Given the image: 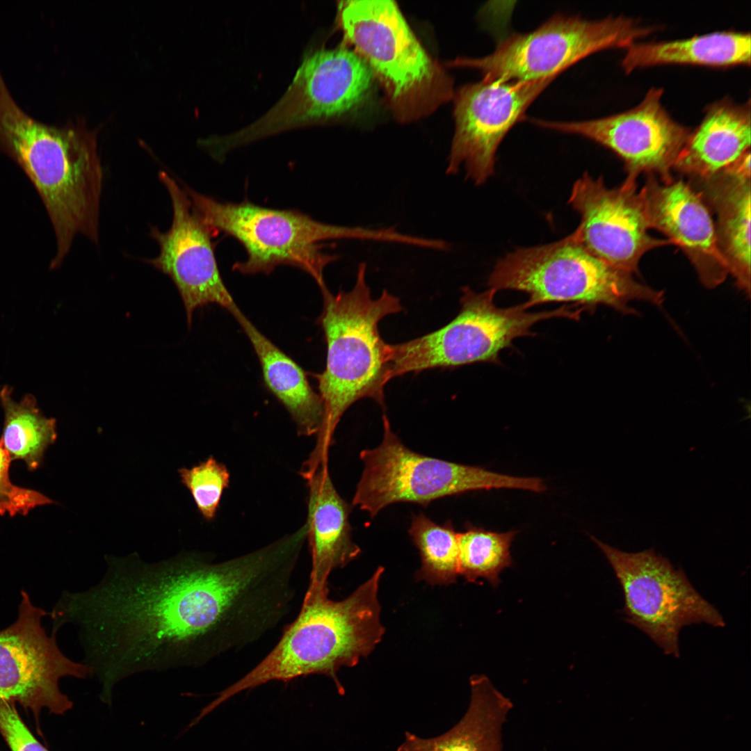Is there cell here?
<instances>
[{"label": "cell", "instance_id": "6da1fadb", "mask_svg": "<svg viewBox=\"0 0 751 751\" xmlns=\"http://www.w3.org/2000/svg\"><path fill=\"white\" fill-rule=\"evenodd\" d=\"M97 584L65 591L52 609L53 631L78 627L82 663L111 704L120 680L145 671L199 667L239 649L256 623L258 595L236 559L213 563L195 552L147 563L106 557Z\"/></svg>", "mask_w": 751, "mask_h": 751}, {"label": "cell", "instance_id": "7a4b0ae2", "mask_svg": "<svg viewBox=\"0 0 751 751\" xmlns=\"http://www.w3.org/2000/svg\"><path fill=\"white\" fill-rule=\"evenodd\" d=\"M97 131L83 120L57 127L26 113L15 102L0 72V149L29 179L52 224L58 268L81 234L98 243L103 171Z\"/></svg>", "mask_w": 751, "mask_h": 751}, {"label": "cell", "instance_id": "3957f363", "mask_svg": "<svg viewBox=\"0 0 751 751\" xmlns=\"http://www.w3.org/2000/svg\"><path fill=\"white\" fill-rule=\"evenodd\" d=\"M385 570L373 575L341 601L329 598V592H306L296 620L284 631L272 651L252 670L218 693L207 708L213 711L244 691L272 681H289L299 677L322 675L330 677L338 693L345 689L337 672L356 665L382 640L378 598L379 582Z\"/></svg>", "mask_w": 751, "mask_h": 751}, {"label": "cell", "instance_id": "277c9868", "mask_svg": "<svg viewBox=\"0 0 751 751\" xmlns=\"http://www.w3.org/2000/svg\"><path fill=\"white\" fill-rule=\"evenodd\" d=\"M366 269L364 263L359 264L355 284L349 291L334 295L325 284L319 286L323 305L318 323L327 354L324 370L315 375L324 414L315 447L305 461L312 469L328 462L336 427L353 403L369 398L385 407L384 389L390 380L388 344L382 339L378 325L403 307L387 290L372 298Z\"/></svg>", "mask_w": 751, "mask_h": 751}, {"label": "cell", "instance_id": "5b68a950", "mask_svg": "<svg viewBox=\"0 0 751 751\" xmlns=\"http://www.w3.org/2000/svg\"><path fill=\"white\" fill-rule=\"evenodd\" d=\"M184 190L192 205L213 231L232 236L244 247L247 259L233 269L243 274H269L280 265H289L309 273L319 286L325 284L323 270L335 259L321 250L328 240L357 239L394 243L393 227L371 229L327 224L295 210L262 207L251 202H220L187 186Z\"/></svg>", "mask_w": 751, "mask_h": 751}, {"label": "cell", "instance_id": "8992f818", "mask_svg": "<svg viewBox=\"0 0 751 751\" xmlns=\"http://www.w3.org/2000/svg\"><path fill=\"white\" fill-rule=\"evenodd\" d=\"M488 286L496 292L510 289L529 295L528 308L547 302H572L593 312L599 305L623 314H635L633 300L659 305L663 291L656 290L589 252L574 232L558 241L519 248L500 259Z\"/></svg>", "mask_w": 751, "mask_h": 751}, {"label": "cell", "instance_id": "52a82bcc", "mask_svg": "<svg viewBox=\"0 0 751 751\" xmlns=\"http://www.w3.org/2000/svg\"><path fill=\"white\" fill-rule=\"evenodd\" d=\"M346 38L380 81L396 118L428 114L453 94L450 77L427 54L392 1H341Z\"/></svg>", "mask_w": 751, "mask_h": 751}, {"label": "cell", "instance_id": "ba28073f", "mask_svg": "<svg viewBox=\"0 0 751 751\" xmlns=\"http://www.w3.org/2000/svg\"><path fill=\"white\" fill-rule=\"evenodd\" d=\"M462 292L460 311L448 324L405 342L388 344L390 380L431 369L499 363V353L512 347L516 338L533 336L531 328L537 322L552 318L578 321L583 312L564 305L551 311L527 312L526 302L499 308L494 302L496 291L493 289L476 293L466 286Z\"/></svg>", "mask_w": 751, "mask_h": 751}, {"label": "cell", "instance_id": "9c48e42d", "mask_svg": "<svg viewBox=\"0 0 751 751\" xmlns=\"http://www.w3.org/2000/svg\"><path fill=\"white\" fill-rule=\"evenodd\" d=\"M382 419L381 443L360 453L364 469L353 499V506L371 518L400 502L426 506L469 491L513 488L541 492L547 489L541 478L499 474L416 453L393 432L385 414Z\"/></svg>", "mask_w": 751, "mask_h": 751}, {"label": "cell", "instance_id": "30bf717a", "mask_svg": "<svg viewBox=\"0 0 751 751\" xmlns=\"http://www.w3.org/2000/svg\"><path fill=\"white\" fill-rule=\"evenodd\" d=\"M624 16L589 20L555 14L535 30L500 39L480 58H460L451 65L476 69L491 80L527 81L557 77L586 57L607 49L627 48L655 31Z\"/></svg>", "mask_w": 751, "mask_h": 751}, {"label": "cell", "instance_id": "8fae6325", "mask_svg": "<svg viewBox=\"0 0 751 751\" xmlns=\"http://www.w3.org/2000/svg\"><path fill=\"white\" fill-rule=\"evenodd\" d=\"M622 587L625 620L647 634L665 654L679 656L681 629L693 624L722 627L720 612L694 588L681 569L651 548L626 552L594 536Z\"/></svg>", "mask_w": 751, "mask_h": 751}, {"label": "cell", "instance_id": "7c38bea8", "mask_svg": "<svg viewBox=\"0 0 751 751\" xmlns=\"http://www.w3.org/2000/svg\"><path fill=\"white\" fill-rule=\"evenodd\" d=\"M46 615L22 591L17 620L0 631V697L31 712L38 727L44 710L63 715L73 707L59 688L61 678L92 675L87 665L61 652L54 633H47L42 624Z\"/></svg>", "mask_w": 751, "mask_h": 751}, {"label": "cell", "instance_id": "4fadbf2b", "mask_svg": "<svg viewBox=\"0 0 751 751\" xmlns=\"http://www.w3.org/2000/svg\"><path fill=\"white\" fill-rule=\"evenodd\" d=\"M556 77L527 81L483 78L459 89L455 97V132L446 169L484 184L494 173L501 141L529 106Z\"/></svg>", "mask_w": 751, "mask_h": 751}, {"label": "cell", "instance_id": "5bb4252c", "mask_svg": "<svg viewBox=\"0 0 751 751\" xmlns=\"http://www.w3.org/2000/svg\"><path fill=\"white\" fill-rule=\"evenodd\" d=\"M636 177L629 174L620 186L608 188L601 177L585 172L574 184L569 199L581 217L574 232L581 244L600 259L631 274L638 273L645 253L672 244L649 234L651 226Z\"/></svg>", "mask_w": 751, "mask_h": 751}, {"label": "cell", "instance_id": "9a60e30c", "mask_svg": "<svg viewBox=\"0 0 751 751\" xmlns=\"http://www.w3.org/2000/svg\"><path fill=\"white\" fill-rule=\"evenodd\" d=\"M663 92L661 88H652L636 106L604 118L531 121L544 128L582 136L610 149L623 160L629 174L638 176L644 172L668 180L691 131L662 106Z\"/></svg>", "mask_w": 751, "mask_h": 751}, {"label": "cell", "instance_id": "2e32d148", "mask_svg": "<svg viewBox=\"0 0 751 751\" xmlns=\"http://www.w3.org/2000/svg\"><path fill=\"white\" fill-rule=\"evenodd\" d=\"M159 178L172 202V220L166 232L152 227L159 246L157 257L146 262L170 277L176 286L191 325L193 312L217 304L229 312L236 306L220 275L211 241L212 230L194 209L184 189L162 171Z\"/></svg>", "mask_w": 751, "mask_h": 751}, {"label": "cell", "instance_id": "e0dca14e", "mask_svg": "<svg viewBox=\"0 0 751 751\" xmlns=\"http://www.w3.org/2000/svg\"><path fill=\"white\" fill-rule=\"evenodd\" d=\"M373 74L355 51L318 49L302 60L287 91L263 124L276 127L341 115L366 97ZM277 128V129H278Z\"/></svg>", "mask_w": 751, "mask_h": 751}, {"label": "cell", "instance_id": "ac0fdd59", "mask_svg": "<svg viewBox=\"0 0 751 751\" xmlns=\"http://www.w3.org/2000/svg\"><path fill=\"white\" fill-rule=\"evenodd\" d=\"M640 191L651 228L663 233L684 251L704 285L713 288L723 282L728 266L701 195L683 180L660 181L652 175Z\"/></svg>", "mask_w": 751, "mask_h": 751}, {"label": "cell", "instance_id": "d6986e66", "mask_svg": "<svg viewBox=\"0 0 751 751\" xmlns=\"http://www.w3.org/2000/svg\"><path fill=\"white\" fill-rule=\"evenodd\" d=\"M306 481L309 493L305 525L312 558L307 592H329L331 572L344 567L361 549L352 539L350 506L337 491L328 462L319 466Z\"/></svg>", "mask_w": 751, "mask_h": 751}, {"label": "cell", "instance_id": "ffe728a7", "mask_svg": "<svg viewBox=\"0 0 751 751\" xmlns=\"http://www.w3.org/2000/svg\"><path fill=\"white\" fill-rule=\"evenodd\" d=\"M717 214L718 247L740 289L750 293V159L741 156L703 180Z\"/></svg>", "mask_w": 751, "mask_h": 751}, {"label": "cell", "instance_id": "44dd1931", "mask_svg": "<svg viewBox=\"0 0 751 751\" xmlns=\"http://www.w3.org/2000/svg\"><path fill=\"white\" fill-rule=\"evenodd\" d=\"M750 101L724 99L707 106L700 124L691 131L674 167L705 180L750 150Z\"/></svg>", "mask_w": 751, "mask_h": 751}, {"label": "cell", "instance_id": "7402d4cb", "mask_svg": "<svg viewBox=\"0 0 751 751\" xmlns=\"http://www.w3.org/2000/svg\"><path fill=\"white\" fill-rule=\"evenodd\" d=\"M248 337L257 355L265 385L296 423L300 435L319 432L323 401L310 385L304 370L266 338L236 306L229 312Z\"/></svg>", "mask_w": 751, "mask_h": 751}, {"label": "cell", "instance_id": "603a6c76", "mask_svg": "<svg viewBox=\"0 0 751 751\" xmlns=\"http://www.w3.org/2000/svg\"><path fill=\"white\" fill-rule=\"evenodd\" d=\"M471 700L462 718L431 738L407 732L396 751H502L501 727L512 703L483 675L470 678Z\"/></svg>", "mask_w": 751, "mask_h": 751}, {"label": "cell", "instance_id": "cb8c5ba5", "mask_svg": "<svg viewBox=\"0 0 751 751\" xmlns=\"http://www.w3.org/2000/svg\"><path fill=\"white\" fill-rule=\"evenodd\" d=\"M621 62L629 73L637 67L661 64L729 67L750 64V34L717 31L675 40L634 42Z\"/></svg>", "mask_w": 751, "mask_h": 751}, {"label": "cell", "instance_id": "d4e9b609", "mask_svg": "<svg viewBox=\"0 0 751 751\" xmlns=\"http://www.w3.org/2000/svg\"><path fill=\"white\" fill-rule=\"evenodd\" d=\"M13 391L8 385L0 389V403L4 412L0 441L12 460H22L30 470H35L47 447L56 440V421L43 415L33 395L26 394L16 401Z\"/></svg>", "mask_w": 751, "mask_h": 751}, {"label": "cell", "instance_id": "484cf974", "mask_svg": "<svg viewBox=\"0 0 751 751\" xmlns=\"http://www.w3.org/2000/svg\"><path fill=\"white\" fill-rule=\"evenodd\" d=\"M408 533L421 560L417 580L435 585L455 583L458 574V533L451 522L442 525L423 513L412 517Z\"/></svg>", "mask_w": 751, "mask_h": 751}, {"label": "cell", "instance_id": "4316f807", "mask_svg": "<svg viewBox=\"0 0 751 751\" xmlns=\"http://www.w3.org/2000/svg\"><path fill=\"white\" fill-rule=\"evenodd\" d=\"M517 531L496 532L475 526L458 533V574L467 581L500 583L499 574L511 566L510 547Z\"/></svg>", "mask_w": 751, "mask_h": 751}, {"label": "cell", "instance_id": "83f0119b", "mask_svg": "<svg viewBox=\"0 0 751 751\" xmlns=\"http://www.w3.org/2000/svg\"><path fill=\"white\" fill-rule=\"evenodd\" d=\"M178 474L200 514L207 521L213 520L229 485L230 474L226 466L210 455L191 468H179Z\"/></svg>", "mask_w": 751, "mask_h": 751}, {"label": "cell", "instance_id": "f1b7e54d", "mask_svg": "<svg viewBox=\"0 0 751 751\" xmlns=\"http://www.w3.org/2000/svg\"><path fill=\"white\" fill-rule=\"evenodd\" d=\"M11 461L9 453L0 441V515H25L37 506L54 503L35 490L14 485L9 477Z\"/></svg>", "mask_w": 751, "mask_h": 751}, {"label": "cell", "instance_id": "f546056e", "mask_svg": "<svg viewBox=\"0 0 751 751\" xmlns=\"http://www.w3.org/2000/svg\"><path fill=\"white\" fill-rule=\"evenodd\" d=\"M0 734L10 751H49L31 732L15 704L0 697Z\"/></svg>", "mask_w": 751, "mask_h": 751}]
</instances>
